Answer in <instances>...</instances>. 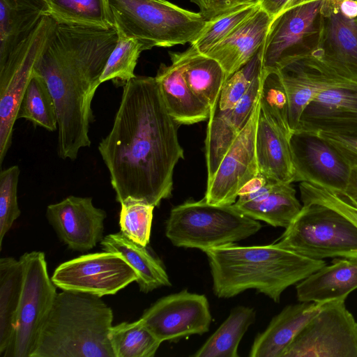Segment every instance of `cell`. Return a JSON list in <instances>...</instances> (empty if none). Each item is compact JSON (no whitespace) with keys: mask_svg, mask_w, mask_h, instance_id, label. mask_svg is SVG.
<instances>
[{"mask_svg":"<svg viewBox=\"0 0 357 357\" xmlns=\"http://www.w3.org/2000/svg\"><path fill=\"white\" fill-rule=\"evenodd\" d=\"M155 77L135 76L123 86L112 128L99 143L116 200L155 206L168 199L183 149Z\"/></svg>","mask_w":357,"mask_h":357,"instance_id":"cell-1","label":"cell"},{"mask_svg":"<svg viewBox=\"0 0 357 357\" xmlns=\"http://www.w3.org/2000/svg\"><path fill=\"white\" fill-rule=\"evenodd\" d=\"M117 40L115 29L58 24L35 66L55 102L57 154L63 160L73 161L91 146V102Z\"/></svg>","mask_w":357,"mask_h":357,"instance_id":"cell-2","label":"cell"},{"mask_svg":"<svg viewBox=\"0 0 357 357\" xmlns=\"http://www.w3.org/2000/svg\"><path fill=\"white\" fill-rule=\"evenodd\" d=\"M213 278V290L221 298L253 289L279 303L283 291L326 265L274 243L242 246L236 243L203 251Z\"/></svg>","mask_w":357,"mask_h":357,"instance_id":"cell-3","label":"cell"},{"mask_svg":"<svg viewBox=\"0 0 357 357\" xmlns=\"http://www.w3.org/2000/svg\"><path fill=\"white\" fill-rule=\"evenodd\" d=\"M113 311L101 297L57 293L31 357H115L109 334Z\"/></svg>","mask_w":357,"mask_h":357,"instance_id":"cell-4","label":"cell"},{"mask_svg":"<svg viewBox=\"0 0 357 357\" xmlns=\"http://www.w3.org/2000/svg\"><path fill=\"white\" fill-rule=\"evenodd\" d=\"M117 34L137 40L143 51L192 43L206 21L167 0H108Z\"/></svg>","mask_w":357,"mask_h":357,"instance_id":"cell-5","label":"cell"},{"mask_svg":"<svg viewBox=\"0 0 357 357\" xmlns=\"http://www.w3.org/2000/svg\"><path fill=\"white\" fill-rule=\"evenodd\" d=\"M261 225L233 204L215 205L204 197L188 200L172 208L165 235L176 247L206 249L247 238Z\"/></svg>","mask_w":357,"mask_h":357,"instance_id":"cell-6","label":"cell"},{"mask_svg":"<svg viewBox=\"0 0 357 357\" xmlns=\"http://www.w3.org/2000/svg\"><path fill=\"white\" fill-rule=\"evenodd\" d=\"M277 243L313 259L356 257L357 226L330 207L303 204Z\"/></svg>","mask_w":357,"mask_h":357,"instance_id":"cell-7","label":"cell"},{"mask_svg":"<svg viewBox=\"0 0 357 357\" xmlns=\"http://www.w3.org/2000/svg\"><path fill=\"white\" fill-rule=\"evenodd\" d=\"M58 24L45 15L31 35L0 63V165L11 146L20 101L35 66Z\"/></svg>","mask_w":357,"mask_h":357,"instance_id":"cell-8","label":"cell"},{"mask_svg":"<svg viewBox=\"0 0 357 357\" xmlns=\"http://www.w3.org/2000/svg\"><path fill=\"white\" fill-rule=\"evenodd\" d=\"M20 260L24 275L22 293L13 337L4 357H31L57 294L44 252H25Z\"/></svg>","mask_w":357,"mask_h":357,"instance_id":"cell-9","label":"cell"},{"mask_svg":"<svg viewBox=\"0 0 357 357\" xmlns=\"http://www.w3.org/2000/svg\"><path fill=\"white\" fill-rule=\"evenodd\" d=\"M325 1L301 3L272 20L262 45L264 71L277 70L291 60L310 55L317 49Z\"/></svg>","mask_w":357,"mask_h":357,"instance_id":"cell-10","label":"cell"},{"mask_svg":"<svg viewBox=\"0 0 357 357\" xmlns=\"http://www.w3.org/2000/svg\"><path fill=\"white\" fill-rule=\"evenodd\" d=\"M282 357H357V322L345 301L326 303Z\"/></svg>","mask_w":357,"mask_h":357,"instance_id":"cell-11","label":"cell"},{"mask_svg":"<svg viewBox=\"0 0 357 357\" xmlns=\"http://www.w3.org/2000/svg\"><path fill=\"white\" fill-rule=\"evenodd\" d=\"M51 279L61 290L114 295L137 279L135 271L119 253L103 251L61 264Z\"/></svg>","mask_w":357,"mask_h":357,"instance_id":"cell-12","label":"cell"},{"mask_svg":"<svg viewBox=\"0 0 357 357\" xmlns=\"http://www.w3.org/2000/svg\"><path fill=\"white\" fill-rule=\"evenodd\" d=\"M141 319L162 342L208 332L212 317L205 295L184 289L157 300L144 310Z\"/></svg>","mask_w":357,"mask_h":357,"instance_id":"cell-13","label":"cell"},{"mask_svg":"<svg viewBox=\"0 0 357 357\" xmlns=\"http://www.w3.org/2000/svg\"><path fill=\"white\" fill-rule=\"evenodd\" d=\"M259 113V96L246 124L225 153L212 178L207 182L204 199L208 203L234 204L243 185L259 174L255 147Z\"/></svg>","mask_w":357,"mask_h":357,"instance_id":"cell-14","label":"cell"},{"mask_svg":"<svg viewBox=\"0 0 357 357\" xmlns=\"http://www.w3.org/2000/svg\"><path fill=\"white\" fill-rule=\"evenodd\" d=\"M294 182H307L343 192L351 167L336 149L319 135L295 130L290 137Z\"/></svg>","mask_w":357,"mask_h":357,"instance_id":"cell-15","label":"cell"},{"mask_svg":"<svg viewBox=\"0 0 357 357\" xmlns=\"http://www.w3.org/2000/svg\"><path fill=\"white\" fill-rule=\"evenodd\" d=\"M295 130L357 135V84L333 78L305 107Z\"/></svg>","mask_w":357,"mask_h":357,"instance_id":"cell-16","label":"cell"},{"mask_svg":"<svg viewBox=\"0 0 357 357\" xmlns=\"http://www.w3.org/2000/svg\"><path fill=\"white\" fill-rule=\"evenodd\" d=\"M46 218L59 238L74 251L93 249L104 238L107 213L91 197L70 195L47 206Z\"/></svg>","mask_w":357,"mask_h":357,"instance_id":"cell-17","label":"cell"},{"mask_svg":"<svg viewBox=\"0 0 357 357\" xmlns=\"http://www.w3.org/2000/svg\"><path fill=\"white\" fill-rule=\"evenodd\" d=\"M341 77L357 84V17L350 18L335 0H326L317 49L310 54Z\"/></svg>","mask_w":357,"mask_h":357,"instance_id":"cell-18","label":"cell"},{"mask_svg":"<svg viewBox=\"0 0 357 357\" xmlns=\"http://www.w3.org/2000/svg\"><path fill=\"white\" fill-rule=\"evenodd\" d=\"M264 72L255 79L240 101L230 109L218 107L208 119L205 139L207 182L250 118L259 98Z\"/></svg>","mask_w":357,"mask_h":357,"instance_id":"cell-19","label":"cell"},{"mask_svg":"<svg viewBox=\"0 0 357 357\" xmlns=\"http://www.w3.org/2000/svg\"><path fill=\"white\" fill-rule=\"evenodd\" d=\"M188 50L183 52H170L172 63H161L156 76L167 109L178 125H191L206 121L210 116L208 107L188 86L184 76Z\"/></svg>","mask_w":357,"mask_h":357,"instance_id":"cell-20","label":"cell"},{"mask_svg":"<svg viewBox=\"0 0 357 357\" xmlns=\"http://www.w3.org/2000/svg\"><path fill=\"white\" fill-rule=\"evenodd\" d=\"M234 205L254 220L284 228L294 221L303 207L291 183L269 180L256 192L238 196Z\"/></svg>","mask_w":357,"mask_h":357,"instance_id":"cell-21","label":"cell"},{"mask_svg":"<svg viewBox=\"0 0 357 357\" xmlns=\"http://www.w3.org/2000/svg\"><path fill=\"white\" fill-rule=\"evenodd\" d=\"M272 20L259 7L227 38L206 54L221 65L225 73L226 80L260 50Z\"/></svg>","mask_w":357,"mask_h":357,"instance_id":"cell-22","label":"cell"},{"mask_svg":"<svg viewBox=\"0 0 357 357\" xmlns=\"http://www.w3.org/2000/svg\"><path fill=\"white\" fill-rule=\"evenodd\" d=\"M260 109L256 133V156L259 174L269 181L291 183L294 180L290 137Z\"/></svg>","mask_w":357,"mask_h":357,"instance_id":"cell-23","label":"cell"},{"mask_svg":"<svg viewBox=\"0 0 357 357\" xmlns=\"http://www.w3.org/2000/svg\"><path fill=\"white\" fill-rule=\"evenodd\" d=\"M327 303L300 302L286 306L267 328L258 334L251 347L250 357H282L303 328Z\"/></svg>","mask_w":357,"mask_h":357,"instance_id":"cell-24","label":"cell"},{"mask_svg":"<svg viewBox=\"0 0 357 357\" xmlns=\"http://www.w3.org/2000/svg\"><path fill=\"white\" fill-rule=\"evenodd\" d=\"M357 289V257L335 259L296 287L299 302L328 303L345 301Z\"/></svg>","mask_w":357,"mask_h":357,"instance_id":"cell-25","label":"cell"},{"mask_svg":"<svg viewBox=\"0 0 357 357\" xmlns=\"http://www.w3.org/2000/svg\"><path fill=\"white\" fill-rule=\"evenodd\" d=\"M47 15L45 0H0V63Z\"/></svg>","mask_w":357,"mask_h":357,"instance_id":"cell-26","label":"cell"},{"mask_svg":"<svg viewBox=\"0 0 357 357\" xmlns=\"http://www.w3.org/2000/svg\"><path fill=\"white\" fill-rule=\"evenodd\" d=\"M100 243L103 251L120 254L135 271L140 291L147 294L172 285L162 261L146 246L132 241L121 231L104 236Z\"/></svg>","mask_w":357,"mask_h":357,"instance_id":"cell-27","label":"cell"},{"mask_svg":"<svg viewBox=\"0 0 357 357\" xmlns=\"http://www.w3.org/2000/svg\"><path fill=\"white\" fill-rule=\"evenodd\" d=\"M187 50L185 81L192 92L208 107L210 117L218 106L221 90L226 81L225 73L214 59L200 54L192 45Z\"/></svg>","mask_w":357,"mask_h":357,"instance_id":"cell-28","label":"cell"},{"mask_svg":"<svg viewBox=\"0 0 357 357\" xmlns=\"http://www.w3.org/2000/svg\"><path fill=\"white\" fill-rule=\"evenodd\" d=\"M23 267L20 259H0V354L9 347L15 331L23 284Z\"/></svg>","mask_w":357,"mask_h":357,"instance_id":"cell-29","label":"cell"},{"mask_svg":"<svg viewBox=\"0 0 357 357\" xmlns=\"http://www.w3.org/2000/svg\"><path fill=\"white\" fill-rule=\"evenodd\" d=\"M58 24L101 29L114 28L108 0H45Z\"/></svg>","mask_w":357,"mask_h":357,"instance_id":"cell-30","label":"cell"},{"mask_svg":"<svg viewBox=\"0 0 357 357\" xmlns=\"http://www.w3.org/2000/svg\"><path fill=\"white\" fill-rule=\"evenodd\" d=\"M252 307L238 306L233 308L219 328L192 356L238 357L239 343L255 319Z\"/></svg>","mask_w":357,"mask_h":357,"instance_id":"cell-31","label":"cell"},{"mask_svg":"<svg viewBox=\"0 0 357 357\" xmlns=\"http://www.w3.org/2000/svg\"><path fill=\"white\" fill-rule=\"evenodd\" d=\"M25 119L45 129H58L54 100L45 80L34 72L20 103L17 119Z\"/></svg>","mask_w":357,"mask_h":357,"instance_id":"cell-32","label":"cell"},{"mask_svg":"<svg viewBox=\"0 0 357 357\" xmlns=\"http://www.w3.org/2000/svg\"><path fill=\"white\" fill-rule=\"evenodd\" d=\"M109 337L115 357H153L162 343L141 318L112 326Z\"/></svg>","mask_w":357,"mask_h":357,"instance_id":"cell-33","label":"cell"},{"mask_svg":"<svg viewBox=\"0 0 357 357\" xmlns=\"http://www.w3.org/2000/svg\"><path fill=\"white\" fill-rule=\"evenodd\" d=\"M259 7V4L241 6L206 21L202 32L190 45L200 54H206L233 33Z\"/></svg>","mask_w":357,"mask_h":357,"instance_id":"cell-34","label":"cell"},{"mask_svg":"<svg viewBox=\"0 0 357 357\" xmlns=\"http://www.w3.org/2000/svg\"><path fill=\"white\" fill-rule=\"evenodd\" d=\"M142 51V46L137 40L118 35L116 46L100 77V84L112 81L117 86H123L136 76L135 69Z\"/></svg>","mask_w":357,"mask_h":357,"instance_id":"cell-35","label":"cell"},{"mask_svg":"<svg viewBox=\"0 0 357 357\" xmlns=\"http://www.w3.org/2000/svg\"><path fill=\"white\" fill-rule=\"evenodd\" d=\"M259 93L261 111L289 133H292L289 122L288 96L277 70L264 71Z\"/></svg>","mask_w":357,"mask_h":357,"instance_id":"cell-36","label":"cell"},{"mask_svg":"<svg viewBox=\"0 0 357 357\" xmlns=\"http://www.w3.org/2000/svg\"><path fill=\"white\" fill-rule=\"evenodd\" d=\"M154 208L153 205L132 199L121 203L120 231L132 241L147 246Z\"/></svg>","mask_w":357,"mask_h":357,"instance_id":"cell-37","label":"cell"},{"mask_svg":"<svg viewBox=\"0 0 357 357\" xmlns=\"http://www.w3.org/2000/svg\"><path fill=\"white\" fill-rule=\"evenodd\" d=\"M262 71L261 46L257 53L245 65L226 80L221 90L218 108L222 111L232 109L246 93Z\"/></svg>","mask_w":357,"mask_h":357,"instance_id":"cell-38","label":"cell"},{"mask_svg":"<svg viewBox=\"0 0 357 357\" xmlns=\"http://www.w3.org/2000/svg\"><path fill=\"white\" fill-rule=\"evenodd\" d=\"M20 169L13 165L0 173V249L3 238L21 214L17 202Z\"/></svg>","mask_w":357,"mask_h":357,"instance_id":"cell-39","label":"cell"},{"mask_svg":"<svg viewBox=\"0 0 357 357\" xmlns=\"http://www.w3.org/2000/svg\"><path fill=\"white\" fill-rule=\"evenodd\" d=\"M299 190L303 204L317 203L326 206L340 213L357 226V206L342 194L307 182H301Z\"/></svg>","mask_w":357,"mask_h":357,"instance_id":"cell-40","label":"cell"},{"mask_svg":"<svg viewBox=\"0 0 357 357\" xmlns=\"http://www.w3.org/2000/svg\"><path fill=\"white\" fill-rule=\"evenodd\" d=\"M198 6L205 21L211 20L239 7L259 4V0H191Z\"/></svg>","mask_w":357,"mask_h":357,"instance_id":"cell-41","label":"cell"},{"mask_svg":"<svg viewBox=\"0 0 357 357\" xmlns=\"http://www.w3.org/2000/svg\"><path fill=\"white\" fill-rule=\"evenodd\" d=\"M317 133L330 143L351 168L357 167V135Z\"/></svg>","mask_w":357,"mask_h":357,"instance_id":"cell-42","label":"cell"},{"mask_svg":"<svg viewBox=\"0 0 357 357\" xmlns=\"http://www.w3.org/2000/svg\"><path fill=\"white\" fill-rule=\"evenodd\" d=\"M295 0H259V5L272 19L292 7Z\"/></svg>","mask_w":357,"mask_h":357,"instance_id":"cell-43","label":"cell"},{"mask_svg":"<svg viewBox=\"0 0 357 357\" xmlns=\"http://www.w3.org/2000/svg\"><path fill=\"white\" fill-rule=\"evenodd\" d=\"M342 194L348 201L357 206V167H352L345 190Z\"/></svg>","mask_w":357,"mask_h":357,"instance_id":"cell-44","label":"cell"},{"mask_svg":"<svg viewBox=\"0 0 357 357\" xmlns=\"http://www.w3.org/2000/svg\"><path fill=\"white\" fill-rule=\"evenodd\" d=\"M268 181L266 178L259 174L243 185L238 192V197L256 192L264 186Z\"/></svg>","mask_w":357,"mask_h":357,"instance_id":"cell-45","label":"cell"},{"mask_svg":"<svg viewBox=\"0 0 357 357\" xmlns=\"http://www.w3.org/2000/svg\"><path fill=\"white\" fill-rule=\"evenodd\" d=\"M314 1V0H295L294 3H293L292 7L298 6V5H300L301 3H304L308 2V1Z\"/></svg>","mask_w":357,"mask_h":357,"instance_id":"cell-46","label":"cell"}]
</instances>
